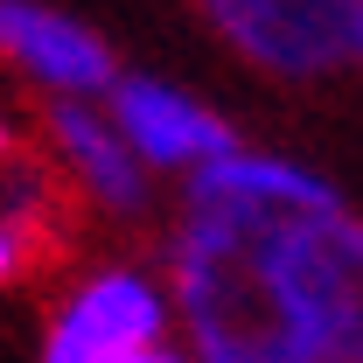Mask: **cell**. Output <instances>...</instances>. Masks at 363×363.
Instances as JSON below:
<instances>
[{"label":"cell","instance_id":"obj_1","mask_svg":"<svg viewBox=\"0 0 363 363\" xmlns=\"http://www.w3.org/2000/svg\"><path fill=\"white\" fill-rule=\"evenodd\" d=\"M161 272L196 363H363V210L294 154L182 182Z\"/></svg>","mask_w":363,"mask_h":363},{"label":"cell","instance_id":"obj_2","mask_svg":"<svg viewBox=\"0 0 363 363\" xmlns=\"http://www.w3.org/2000/svg\"><path fill=\"white\" fill-rule=\"evenodd\" d=\"M175 335L182 321H175L168 272L112 259V266H91L63 286V301L49 308L35 363H112L133 350H154V342H175Z\"/></svg>","mask_w":363,"mask_h":363},{"label":"cell","instance_id":"obj_3","mask_svg":"<svg viewBox=\"0 0 363 363\" xmlns=\"http://www.w3.org/2000/svg\"><path fill=\"white\" fill-rule=\"evenodd\" d=\"M210 35L272 84H321L350 70L357 0H203Z\"/></svg>","mask_w":363,"mask_h":363},{"label":"cell","instance_id":"obj_4","mask_svg":"<svg viewBox=\"0 0 363 363\" xmlns=\"http://www.w3.org/2000/svg\"><path fill=\"white\" fill-rule=\"evenodd\" d=\"M0 70L43 105H105L119 84L112 43L49 0H0Z\"/></svg>","mask_w":363,"mask_h":363},{"label":"cell","instance_id":"obj_5","mask_svg":"<svg viewBox=\"0 0 363 363\" xmlns=\"http://www.w3.org/2000/svg\"><path fill=\"white\" fill-rule=\"evenodd\" d=\"M105 112H112V126L126 133V147L154 175H175V182H196L203 168H217V161H230L245 147L224 112L203 105L196 91H182L175 77H126L119 70Z\"/></svg>","mask_w":363,"mask_h":363},{"label":"cell","instance_id":"obj_6","mask_svg":"<svg viewBox=\"0 0 363 363\" xmlns=\"http://www.w3.org/2000/svg\"><path fill=\"white\" fill-rule=\"evenodd\" d=\"M43 147H49V175L63 182L70 203H84L98 217H147L154 203V168L140 161L126 133L112 126L105 105H49L43 112Z\"/></svg>","mask_w":363,"mask_h":363},{"label":"cell","instance_id":"obj_7","mask_svg":"<svg viewBox=\"0 0 363 363\" xmlns=\"http://www.w3.org/2000/svg\"><path fill=\"white\" fill-rule=\"evenodd\" d=\"M56 203H63V182L49 175V161L35 154L0 161V286H21L43 266L56 238Z\"/></svg>","mask_w":363,"mask_h":363},{"label":"cell","instance_id":"obj_8","mask_svg":"<svg viewBox=\"0 0 363 363\" xmlns=\"http://www.w3.org/2000/svg\"><path fill=\"white\" fill-rule=\"evenodd\" d=\"M112 363H196V357H189V342L175 335V342H154V350H133V357H112Z\"/></svg>","mask_w":363,"mask_h":363},{"label":"cell","instance_id":"obj_9","mask_svg":"<svg viewBox=\"0 0 363 363\" xmlns=\"http://www.w3.org/2000/svg\"><path fill=\"white\" fill-rule=\"evenodd\" d=\"M21 154V140H14V119H7V105H0V161H14Z\"/></svg>","mask_w":363,"mask_h":363},{"label":"cell","instance_id":"obj_10","mask_svg":"<svg viewBox=\"0 0 363 363\" xmlns=\"http://www.w3.org/2000/svg\"><path fill=\"white\" fill-rule=\"evenodd\" d=\"M350 70L363 77V0H357V35H350Z\"/></svg>","mask_w":363,"mask_h":363}]
</instances>
